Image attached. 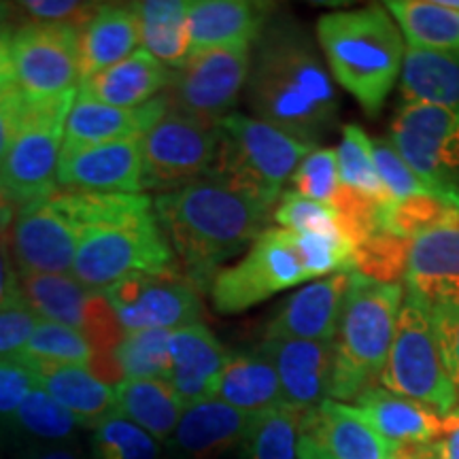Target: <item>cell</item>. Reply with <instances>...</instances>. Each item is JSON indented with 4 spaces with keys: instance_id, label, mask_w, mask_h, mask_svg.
Returning a JSON list of instances; mask_svg holds the SVG:
<instances>
[{
    "instance_id": "6da1fadb",
    "label": "cell",
    "mask_w": 459,
    "mask_h": 459,
    "mask_svg": "<svg viewBox=\"0 0 459 459\" xmlns=\"http://www.w3.org/2000/svg\"><path fill=\"white\" fill-rule=\"evenodd\" d=\"M247 102L257 119L317 145L336 126L338 99L313 37L291 15H273L257 37Z\"/></svg>"
},
{
    "instance_id": "7a4b0ae2",
    "label": "cell",
    "mask_w": 459,
    "mask_h": 459,
    "mask_svg": "<svg viewBox=\"0 0 459 459\" xmlns=\"http://www.w3.org/2000/svg\"><path fill=\"white\" fill-rule=\"evenodd\" d=\"M158 221L186 277L209 287L220 264L238 255L271 228L274 206L220 177L206 175L153 203Z\"/></svg>"
},
{
    "instance_id": "3957f363",
    "label": "cell",
    "mask_w": 459,
    "mask_h": 459,
    "mask_svg": "<svg viewBox=\"0 0 459 459\" xmlns=\"http://www.w3.org/2000/svg\"><path fill=\"white\" fill-rule=\"evenodd\" d=\"M82 238L71 274L90 290L105 291L134 274H175V251L147 194L74 192Z\"/></svg>"
},
{
    "instance_id": "277c9868",
    "label": "cell",
    "mask_w": 459,
    "mask_h": 459,
    "mask_svg": "<svg viewBox=\"0 0 459 459\" xmlns=\"http://www.w3.org/2000/svg\"><path fill=\"white\" fill-rule=\"evenodd\" d=\"M332 77L368 117L385 107L404 66V39L383 4L332 11L315 26Z\"/></svg>"
},
{
    "instance_id": "5b68a950",
    "label": "cell",
    "mask_w": 459,
    "mask_h": 459,
    "mask_svg": "<svg viewBox=\"0 0 459 459\" xmlns=\"http://www.w3.org/2000/svg\"><path fill=\"white\" fill-rule=\"evenodd\" d=\"M402 298V283H377L351 273L334 338L336 361L328 400H358L377 387L395 336Z\"/></svg>"
},
{
    "instance_id": "8992f818",
    "label": "cell",
    "mask_w": 459,
    "mask_h": 459,
    "mask_svg": "<svg viewBox=\"0 0 459 459\" xmlns=\"http://www.w3.org/2000/svg\"><path fill=\"white\" fill-rule=\"evenodd\" d=\"M313 149L311 143L296 139L262 119L230 113L220 122V143L209 172L274 206L298 164Z\"/></svg>"
},
{
    "instance_id": "52a82bcc",
    "label": "cell",
    "mask_w": 459,
    "mask_h": 459,
    "mask_svg": "<svg viewBox=\"0 0 459 459\" xmlns=\"http://www.w3.org/2000/svg\"><path fill=\"white\" fill-rule=\"evenodd\" d=\"M378 381L387 392L415 400L438 415L457 406V389L446 372L429 311L411 298L402 302L392 349Z\"/></svg>"
},
{
    "instance_id": "ba28073f",
    "label": "cell",
    "mask_w": 459,
    "mask_h": 459,
    "mask_svg": "<svg viewBox=\"0 0 459 459\" xmlns=\"http://www.w3.org/2000/svg\"><path fill=\"white\" fill-rule=\"evenodd\" d=\"M77 90L24 105L20 130L0 166V192L17 209L57 187L56 170L65 145L66 119Z\"/></svg>"
},
{
    "instance_id": "9c48e42d",
    "label": "cell",
    "mask_w": 459,
    "mask_h": 459,
    "mask_svg": "<svg viewBox=\"0 0 459 459\" xmlns=\"http://www.w3.org/2000/svg\"><path fill=\"white\" fill-rule=\"evenodd\" d=\"M83 226L73 189L20 206L9 228V251L20 273L71 274Z\"/></svg>"
},
{
    "instance_id": "30bf717a",
    "label": "cell",
    "mask_w": 459,
    "mask_h": 459,
    "mask_svg": "<svg viewBox=\"0 0 459 459\" xmlns=\"http://www.w3.org/2000/svg\"><path fill=\"white\" fill-rule=\"evenodd\" d=\"M302 281L308 277L291 243V234L283 228H268L249 247L243 260L220 268L206 290L217 313L237 315Z\"/></svg>"
},
{
    "instance_id": "8fae6325",
    "label": "cell",
    "mask_w": 459,
    "mask_h": 459,
    "mask_svg": "<svg viewBox=\"0 0 459 459\" xmlns=\"http://www.w3.org/2000/svg\"><path fill=\"white\" fill-rule=\"evenodd\" d=\"M389 143L417 177L459 206V113L404 102L389 128Z\"/></svg>"
},
{
    "instance_id": "7c38bea8",
    "label": "cell",
    "mask_w": 459,
    "mask_h": 459,
    "mask_svg": "<svg viewBox=\"0 0 459 459\" xmlns=\"http://www.w3.org/2000/svg\"><path fill=\"white\" fill-rule=\"evenodd\" d=\"M217 143L220 124L169 105V111L143 136V187L166 194L200 179L213 164Z\"/></svg>"
},
{
    "instance_id": "4fadbf2b",
    "label": "cell",
    "mask_w": 459,
    "mask_h": 459,
    "mask_svg": "<svg viewBox=\"0 0 459 459\" xmlns=\"http://www.w3.org/2000/svg\"><path fill=\"white\" fill-rule=\"evenodd\" d=\"M13 85L28 102L49 100L77 90L79 32L73 28L22 22L11 39Z\"/></svg>"
},
{
    "instance_id": "5bb4252c",
    "label": "cell",
    "mask_w": 459,
    "mask_h": 459,
    "mask_svg": "<svg viewBox=\"0 0 459 459\" xmlns=\"http://www.w3.org/2000/svg\"><path fill=\"white\" fill-rule=\"evenodd\" d=\"M251 68L249 45L194 51L186 65L172 73L166 99L172 108L220 124L232 113Z\"/></svg>"
},
{
    "instance_id": "9a60e30c",
    "label": "cell",
    "mask_w": 459,
    "mask_h": 459,
    "mask_svg": "<svg viewBox=\"0 0 459 459\" xmlns=\"http://www.w3.org/2000/svg\"><path fill=\"white\" fill-rule=\"evenodd\" d=\"M102 294L128 332L179 330L200 324V287L186 274H134L107 287Z\"/></svg>"
},
{
    "instance_id": "2e32d148",
    "label": "cell",
    "mask_w": 459,
    "mask_h": 459,
    "mask_svg": "<svg viewBox=\"0 0 459 459\" xmlns=\"http://www.w3.org/2000/svg\"><path fill=\"white\" fill-rule=\"evenodd\" d=\"M56 183L73 192L143 194V136L62 147Z\"/></svg>"
},
{
    "instance_id": "e0dca14e",
    "label": "cell",
    "mask_w": 459,
    "mask_h": 459,
    "mask_svg": "<svg viewBox=\"0 0 459 459\" xmlns=\"http://www.w3.org/2000/svg\"><path fill=\"white\" fill-rule=\"evenodd\" d=\"M260 351L273 361L277 370L283 404L298 411H308L330 398L334 377V341H264Z\"/></svg>"
},
{
    "instance_id": "ac0fdd59",
    "label": "cell",
    "mask_w": 459,
    "mask_h": 459,
    "mask_svg": "<svg viewBox=\"0 0 459 459\" xmlns=\"http://www.w3.org/2000/svg\"><path fill=\"white\" fill-rule=\"evenodd\" d=\"M300 434L330 459H392L402 445L383 438L358 406L324 400L302 412Z\"/></svg>"
},
{
    "instance_id": "d6986e66",
    "label": "cell",
    "mask_w": 459,
    "mask_h": 459,
    "mask_svg": "<svg viewBox=\"0 0 459 459\" xmlns=\"http://www.w3.org/2000/svg\"><path fill=\"white\" fill-rule=\"evenodd\" d=\"M351 273H338L332 277L313 281L279 308L264 330V341H321L336 338L344 294H347Z\"/></svg>"
},
{
    "instance_id": "ffe728a7",
    "label": "cell",
    "mask_w": 459,
    "mask_h": 459,
    "mask_svg": "<svg viewBox=\"0 0 459 459\" xmlns=\"http://www.w3.org/2000/svg\"><path fill=\"white\" fill-rule=\"evenodd\" d=\"M230 353L206 325H183L170 334L169 383L183 406L215 398Z\"/></svg>"
},
{
    "instance_id": "44dd1931",
    "label": "cell",
    "mask_w": 459,
    "mask_h": 459,
    "mask_svg": "<svg viewBox=\"0 0 459 459\" xmlns=\"http://www.w3.org/2000/svg\"><path fill=\"white\" fill-rule=\"evenodd\" d=\"M406 298L432 307H459V226L412 240Z\"/></svg>"
},
{
    "instance_id": "7402d4cb",
    "label": "cell",
    "mask_w": 459,
    "mask_h": 459,
    "mask_svg": "<svg viewBox=\"0 0 459 459\" xmlns=\"http://www.w3.org/2000/svg\"><path fill=\"white\" fill-rule=\"evenodd\" d=\"M274 13V4L254 0H192L189 54L254 45Z\"/></svg>"
},
{
    "instance_id": "603a6c76",
    "label": "cell",
    "mask_w": 459,
    "mask_h": 459,
    "mask_svg": "<svg viewBox=\"0 0 459 459\" xmlns=\"http://www.w3.org/2000/svg\"><path fill=\"white\" fill-rule=\"evenodd\" d=\"M166 111H169L166 94H160L158 99L149 100L143 107L117 108L91 100L77 91V99H74L66 119L65 145L62 147H88L99 145V143L145 136Z\"/></svg>"
},
{
    "instance_id": "cb8c5ba5",
    "label": "cell",
    "mask_w": 459,
    "mask_h": 459,
    "mask_svg": "<svg viewBox=\"0 0 459 459\" xmlns=\"http://www.w3.org/2000/svg\"><path fill=\"white\" fill-rule=\"evenodd\" d=\"M249 417L217 398L189 404L170 438L172 449L183 459L220 457L243 443Z\"/></svg>"
},
{
    "instance_id": "d4e9b609",
    "label": "cell",
    "mask_w": 459,
    "mask_h": 459,
    "mask_svg": "<svg viewBox=\"0 0 459 459\" xmlns=\"http://www.w3.org/2000/svg\"><path fill=\"white\" fill-rule=\"evenodd\" d=\"M172 73L147 54L134 51L124 62L91 74L79 85V94L117 108H136L158 99L160 91L169 90Z\"/></svg>"
},
{
    "instance_id": "484cf974",
    "label": "cell",
    "mask_w": 459,
    "mask_h": 459,
    "mask_svg": "<svg viewBox=\"0 0 459 459\" xmlns=\"http://www.w3.org/2000/svg\"><path fill=\"white\" fill-rule=\"evenodd\" d=\"M141 43V24L130 4H102L88 26L79 32V66L82 82L111 68L134 54Z\"/></svg>"
},
{
    "instance_id": "4316f807",
    "label": "cell",
    "mask_w": 459,
    "mask_h": 459,
    "mask_svg": "<svg viewBox=\"0 0 459 459\" xmlns=\"http://www.w3.org/2000/svg\"><path fill=\"white\" fill-rule=\"evenodd\" d=\"M22 361L34 372L39 385L77 417L82 426L94 428L100 419L115 412V389L99 381L85 366Z\"/></svg>"
},
{
    "instance_id": "83f0119b",
    "label": "cell",
    "mask_w": 459,
    "mask_h": 459,
    "mask_svg": "<svg viewBox=\"0 0 459 459\" xmlns=\"http://www.w3.org/2000/svg\"><path fill=\"white\" fill-rule=\"evenodd\" d=\"M370 426L394 445H432L440 434V415L415 400L372 387L358 400Z\"/></svg>"
},
{
    "instance_id": "f1b7e54d",
    "label": "cell",
    "mask_w": 459,
    "mask_h": 459,
    "mask_svg": "<svg viewBox=\"0 0 459 459\" xmlns=\"http://www.w3.org/2000/svg\"><path fill=\"white\" fill-rule=\"evenodd\" d=\"M404 102H423L459 113V49H409L400 74Z\"/></svg>"
},
{
    "instance_id": "f546056e",
    "label": "cell",
    "mask_w": 459,
    "mask_h": 459,
    "mask_svg": "<svg viewBox=\"0 0 459 459\" xmlns=\"http://www.w3.org/2000/svg\"><path fill=\"white\" fill-rule=\"evenodd\" d=\"M215 398L247 415L283 404L277 370L260 349L230 353Z\"/></svg>"
},
{
    "instance_id": "4dcf8cb0",
    "label": "cell",
    "mask_w": 459,
    "mask_h": 459,
    "mask_svg": "<svg viewBox=\"0 0 459 459\" xmlns=\"http://www.w3.org/2000/svg\"><path fill=\"white\" fill-rule=\"evenodd\" d=\"M186 411L179 395L162 378H126L115 389V412L156 440H170Z\"/></svg>"
},
{
    "instance_id": "1f68e13d",
    "label": "cell",
    "mask_w": 459,
    "mask_h": 459,
    "mask_svg": "<svg viewBox=\"0 0 459 459\" xmlns=\"http://www.w3.org/2000/svg\"><path fill=\"white\" fill-rule=\"evenodd\" d=\"M189 9L192 0H145L134 3L141 43L166 68H179L189 56Z\"/></svg>"
},
{
    "instance_id": "d6a6232c",
    "label": "cell",
    "mask_w": 459,
    "mask_h": 459,
    "mask_svg": "<svg viewBox=\"0 0 459 459\" xmlns=\"http://www.w3.org/2000/svg\"><path fill=\"white\" fill-rule=\"evenodd\" d=\"M411 49H459V11L443 0H389L383 4Z\"/></svg>"
},
{
    "instance_id": "836d02e7",
    "label": "cell",
    "mask_w": 459,
    "mask_h": 459,
    "mask_svg": "<svg viewBox=\"0 0 459 459\" xmlns=\"http://www.w3.org/2000/svg\"><path fill=\"white\" fill-rule=\"evenodd\" d=\"M22 304L48 321L82 330L85 307L96 294L79 283L73 274H34L20 273Z\"/></svg>"
},
{
    "instance_id": "e575fe53",
    "label": "cell",
    "mask_w": 459,
    "mask_h": 459,
    "mask_svg": "<svg viewBox=\"0 0 459 459\" xmlns=\"http://www.w3.org/2000/svg\"><path fill=\"white\" fill-rule=\"evenodd\" d=\"M79 332L88 341L91 351L88 370L108 387L119 385L124 375L117 364V349L124 341L126 330L102 291H96L88 300Z\"/></svg>"
},
{
    "instance_id": "d590c367",
    "label": "cell",
    "mask_w": 459,
    "mask_h": 459,
    "mask_svg": "<svg viewBox=\"0 0 459 459\" xmlns=\"http://www.w3.org/2000/svg\"><path fill=\"white\" fill-rule=\"evenodd\" d=\"M302 411L287 404L249 417L243 436L245 459H298Z\"/></svg>"
},
{
    "instance_id": "8d00e7d4",
    "label": "cell",
    "mask_w": 459,
    "mask_h": 459,
    "mask_svg": "<svg viewBox=\"0 0 459 459\" xmlns=\"http://www.w3.org/2000/svg\"><path fill=\"white\" fill-rule=\"evenodd\" d=\"M459 226V206L438 196H409L385 203L381 209V232L417 240L426 234Z\"/></svg>"
},
{
    "instance_id": "74e56055",
    "label": "cell",
    "mask_w": 459,
    "mask_h": 459,
    "mask_svg": "<svg viewBox=\"0 0 459 459\" xmlns=\"http://www.w3.org/2000/svg\"><path fill=\"white\" fill-rule=\"evenodd\" d=\"M9 428L30 436V438L65 443V440L73 438L74 432L82 428V423L60 402L51 398L41 385H37L26 395L15 415L11 417Z\"/></svg>"
},
{
    "instance_id": "f35d334b",
    "label": "cell",
    "mask_w": 459,
    "mask_h": 459,
    "mask_svg": "<svg viewBox=\"0 0 459 459\" xmlns=\"http://www.w3.org/2000/svg\"><path fill=\"white\" fill-rule=\"evenodd\" d=\"M17 358L30 361H49V364H71L88 368L91 351L79 330L56 321L39 319L34 330Z\"/></svg>"
},
{
    "instance_id": "ab89813d",
    "label": "cell",
    "mask_w": 459,
    "mask_h": 459,
    "mask_svg": "<svg viewBox=\"0 0 459 459\" xmlns=\"http://www.w3.org/2000/svg\"><path fill=\"white\" fill-rule=\"evenodd\" d=\"M170 334L172 330L128 332L117 349V364L126 378L170 377Z\"/></svg>"
},
{
    "instance_id": "60d3db41",
    "label": "cell",
    "mask_w": 459,
    "mask_h": 459,
    "mask_svg": "<svg viewBox=\"0 0 459 459\" xmlns=\"http://www.w3.org/2000/svg\"><path fill=\"white\" fill-rule=\"evenodd\" d=\"M90 459H160V445L130 419L111 412L94 426Z\"/></svg>"
},
{
    "instance_id": "b9f144b4",
    "label": "cell",
    "mask_w": 459,
    "mask_h": 459,
    "mask_svg": "<svg viewBox=\"0 0 459 459\" xmlns=\"http://www.w3.org/2000/svg\"><path fill=\"white\" fill-rule=\"evenodd\" d=\"M412 240L378 232L353 249V273L377 283H400L409 271Z\"/></svg>"
},
{
    "instance_id": "7bdbcfd3",
    "label": "cell",
    "mask_w": 459,
    "mask_h": 459,
    "mask_svg": "<svg viewBox=\"0 0 459 459\" xmlns=\"http://www.w3.org/2000/svg\"><path fill=\"white\" fill-rule=\"evenodd\" d=\"M336 162L342 186L359 189L383 203H389L385 187L377 175L375 160H372V141L364 128L355 124L344 126L342 141L336 149Z\"/></svg>"
},
{
    "instance_id": "ee69618b",
    "label": "cell",
    "mask_w": 459,
    "mask_h": 459,
    "mask_svg": "<svg viewBox=\"0 0 459 459\" xmlns=\"http://www.w3.org/2000/svg\"><path fill=\"white\" fill-rule=\"evenodd\" d=\"M290 234L308 281L338 273H353V247L341 232Z\"/></svg>"
},
{
    "instance_id": "f6af8a7d",
    "label": "cell",
    "mask_w": 459,
    "mask_h": 459,
    "mask_svg": "<svg viewBox=\"0 0 459 459\" xmlns=\"http://www.w3.org/2000/svg\"><path fill=\"white\" fill-rule=\"evenodd\" d=\"M383 200L349 186H338L330 206L334 209L338 230L355 247L381 232Z\"/></svg>"
},
{
    "instance_id": "bcb514c9",
    "label": "cell",
    "mask_w": 459,
    "mask_h": 459,
    "mask_svg": "<svg viewBox=\"0 0 459 459\" xmlns=\"http://www.w3.org/2000/svg\"><path fill=\"white\" fill-rule=\"evenodd\" d=\"M372 160H375L377 175L381 179L383 187H385L389 203L404 200L409 196H438L446 200L438 189L429 186V183H426L421 177H417L412 172L411 166L400 158V153L395 152V147L389 143V139L372 141Z\"/></svg>"
},
{
    "instance_id": "7dc6e473",
    "label": "cell",
    "mask_w": 459,
    "mask_h": 459,
    "mask_svg": "<svg viewBox=\"0 0 459 459\" xmlns=\"http://www.w3.org/2000/svg\"><path fill=\"white\" fill-rule=\"evenodd\" d=\"M273 220L279 228L290 230V232L296 234L341 232L334 209L330 204L302 196L294 189H287V192L281 194L277 204H274Z\"/></svg>"
},
{
    "instance_id": "c3c4849f",
    "label": "cell",
    "mask_w": 459,
    "mask_h": 459,
    "mask_svg": "<svg viewBox=\"0 0 459 459\" xmlns=\"http://www.w3.org/2000/svg\"><path fill=\"white\" fill-rule=\"evenodd\" d=\"M291 186H294V192L302 194V196L330 204L338 186H341L336 149L315 147L313 152L298 164L296 172L291 175Z\"/></svg>"
},
{
    "instance_id": "681fc988",
    "label": "cell",
    "mask_w": 459,
    "mask_h": 459,
    "mask_svg": "<svg viewBox=\"0 0 459 459\" xmlns=\"http://www.w3.org/2000/svg\"><path fill=\"white\" fill-rule=\"evenodd\" d=\"M100 7L102 3H82V0H24L15 4V13L24 15V22L57 24L82 32Z\"/></svg>"
},
{
    "instance_id": "f907efd6",
    "label": "cell",
    "mask_w": 459,
    "mask_h": 459,
    "mask_svg": "<svg viewBox=\"0 0 459 459\" xmlns=\"http://www.w3.org/2000/svg\"><path fill=\"white\" fill-rule=\"evenodd\" d=\"M37 385L34 372L17 355L0 358V423L9 426L11 417Z\"/></svg>"
},
{
    "instance_id": "816d5d0a",
    "label": "cell",
    "mask_w": 459,
    "mask_h": 459,
    "mask_svg": "<svg viewBox=\"0 0 459 459\" xmlns=\"http://www.w3.org/2000/svg\"><path fill=\"white\" fill-rule=\"evenodd\" d=\"M428 311L446 372H449L459 395V307H445L443 304V307H432Z\"/></svg>"
},
{
    "instance_id": "f5cc1de1",
    "label": "cell",
    "mask_w": 459,
    "mask_h": 459,
    "mask_svg": "<svg viewBox=\"0 0 459 459\" xmlns=\"http://www.w3.org/2000/svg\"><path fill=\"white\" fill-rule=\"evenodd\" d=\"M37 321V315L26 307L0 313V358H11V355L20 353Z\"/></svg>"
},
{
    "instance_id": "db71d44e",
    "label": "cell",
    "mask_w": 459,
    "mask_h": 459,
    "mask_svg": "<svg viewBox=\"0 0 459 459\" xmlns=\"http://www.w3.org/2000/svg\"><path fill=\"white\" fill-rule=\"evenodd\" d=\"M24 96L15 85L0 90V166L7 158L11 145H13L17 130H20L22 113H24Z\"/></svg>"
},
{
    "instance_id": "11a10c76",
    "label": "cell",
    "mask_w": 459,
    "mask_h": 459,
    "mask_svg": "<svg viewBox=\"0 0 459 459\" xmlns=\"http://www.w3.org/2000/svg\"><path fill=\"white\" fill-rule=\"evenodd\" d=\"M24 307L20 291V274L15 273L13 257L9 251V237H0V313Z\"/></svg>"
},
{
    "instance_id": "9f6ffc18",
    "label": "cell",
    "mask_w": 459,
    "mask_h": 459,
    "mask_svg": "<svg viewBox=\"0 0 459 459\" xmlns=\"http://www.w3.org/2000/svg\"><path fill=\"white\" fill-rule=\"evenodd\" d=\"M432 449L434 459H459V404L440 417V434Z\"/></svg>"
},
{
    "instance_id": "6f0895ef",
    "label": "cell",
    "mask_w": 459,
    "mask_h": 459,
    "mask_svg": "<svg viewBox=\"0 0 459 459\" xmlns=\"http://www.w3.org/2000/svg\"><path fill=\"white\" fill-rule=\"evenodd\" d=\"M11 39H13V32H11L9 22L0 20V90L13 85V56H11Z\"/></svg>"
},
{
    "instance_id": "680465c9",
    "label": "cell",
    "mask_w": 459,
    "mask_h": 459,
    "mask_svg": "<svg viewBox=\"0 0 459 459\" xmlns=\"http://www.w3.org/2000/svg\"><path fill=\"white\" fill-rule=\"evenodd\" d=\"M22 459H82L77 451L68 449L65 445H56V446H43V449H34L30 453H26Z\"/></svg>"
},
{
    "instance_id": "91938a15",
    "label": "cell",
    "mask_w": 459,
    "mask_h": 459,
    "mask_svg": "<svg viewBox=\"0 0 459 459\" xmlns=\"http://www.w3.org/2000/svg\"><path fill=\"white\" fill-rule=\"evenodd\" d=\"M392 459H434V449L432 445H402Z\"/></svg>"
},
{
    "instance_id": "94428289",
    "label": "cell",
    "mask_w": 459,
    "mask_h": 459,
    "mask_svg": "<svg viewBox=\"0 0 459 459\" xmlns=\"http://www.w3.org/2000/svg\"><path fill=\"white\" fill-rule=\"evenodd\" d=\"M15 213H17V206L11 203L3 192H0V237L9 234L11 223L15 220Z\"/></svg>"
},
{
    "instance_id": "6125c7cd",
    "label": "cell",
    "mask_w": 459,
    "mask_h": 459,
    "mask_svg": "<svg viewBox=\"0 0 459 459\" xmlns=\"http://www.w3.org/2000/svg\"><path fill=\"white\" fill-rule=\"evenodd\" d=\"M298 459H328V455L313 440L300 434V438H298Z\"/></svg>"
}]
</instances>
